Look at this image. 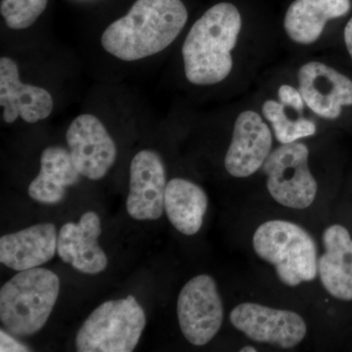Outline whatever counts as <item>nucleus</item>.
<instances>
[{
    "mask_svg": "<svg viewBox=\"0 0 352 352\" xmlns=\"http://www.w3.org/2000/svg\"><path fill=\"white\" fill-rule=\"evenodd\" d=\"M187 20L182 0H136L126 16L103 32L102 46L122 61L144 59L168 47Z\"/></svg>",
    "mask_w": 352,
    "mask_h": 352,
    "instance_id": "f257e3e1",
    "label": "nucleus"
},
{
    "mask_svg": "<svg viewBox=\"0 0 352 352\" xmlns=\"http://www.w3.org/2000/svg\"><path fill=\"white\" fill-rule=\"evenodd\" d=\"M242 29L237 7L221 2L192 25L182 46L187 80L195 85H214L233 69L232 51Z\"/></svg>",
    "mask_w": 352,
    "mask_h": 352,
    "instance_id": "f03ea898",
    "label": "nucleus"
},
{
    "mask_svg": "<svg viewBox=\"0 0 352 352\" xmlns=\"http://www.w3.org/2000/svg\"><path fill=\"white\" fill-rule=\"evenodd\" d=\"M60 292L59 277L46 268L20 271L0 289V321L11 335L39 332L52 314Z\"/></svg>",
    "mask_w": 352,
    "mask_h": 352,
    "instance_id": "7ed1b4c3",
    "label": "nucleus"
},
{
    "mask_svg": "<svg viewBox=\"0 0 352 352\" xmlns=\"http://www.w3.org/2000/svg\"><path fill=\"white\" fill-rule=\"evenodd\" d=\"M252 247L259 258L274 266L278 279L286 286L314 281L318 274L316 243L293 222H264L254 234Z\"/></svg>",
    "mask_w": 352,
    "mask_h": 352,
    "instance_id": "20e7f679",
    "label": "nucleus"
},
{
    "mask_svg": "<svg viewBox=\"0 0 352 352\" xmlns=\"http://www.w3.org/2000/svg\"><path fill=\"white\" fill-rule=\"evenodd\" d=\"M146 326L144 309L133 296L102 303L76 337L78 352H131Z\"/></svg>",
    "mask_w": 352,
    "mask_h": 352,
    "instance_id": "39448f33",
    "label": "nucleus"
},
{
    "mask_svg": "<svg viewBox=\"0 0 352 352\" xmlns=\"http://www.w3.org/2000/svg\"><path fill=\"white\" fill-rule=\"evenodd\" d=\"M309 150L300 142L282 144L263 164L271 197L284 207L303 210L312 205L318 185L308 166Z\"/></svg>",
    "mask_w": 352,
    "mask_h": 352,
    "instance_id": "423d86ee",
    "label": "nucleus"
},
{
    "mask_svg": "<svg viewBox=\"0 0 352 352\" xmlns=\"http://www.w3.org/2000/svg\"><path fill=\"white\" fill-rule=\"evenodd\" d=\"M177 318L185 339L196 346H206L219 332L224 308L214 278L207 274L192 278L177 300Z\"/></svg>",
    "mask_w": 352,
    "mask_h": 352,
    "instance_id": "0eeeda50",
    "label": "nucleus"
},
{
    "mask_svg": "<svg viewBox=\"0 0 352 352\" xmlns=\"http://www.w3.org/2000/svg\"><path fill=\"white\" fill-rule=\"evenodd\" d=\"M234 328L254 342L281 349H294L305 340L307 326L295 311L244 302L234 307L230 314Z\"/></svg>",
    "mask_w": 352,
    "mask_h": 352,
    "instance_id": "6e6552de",
    "label": "nucleus"
},
{
    "mask_svg": "<svg viewBox=\"0 0 352 352\" xmlns=\"http://www.w3.org/2000/svg\"><path fill=\"white\" fill-rule=\"evenodd\" d=\"M66 139L76 170L88 179H101L115 164V141L95 116L83 113L76 118L69 124Z\"/></svg>",
    "mask_w": 352,
    "mask_h": 352,
    "instance_id": "1a4fd4ad",
    "label": "nucleus"
},
{
    "mask_svg": "<svg viewBox=\"0 0 352 352\" xmlns=\"http://www.w3.org/2000/svg\"><path fill=\"white\" fill-rule=\"evenodd\" d=\"M166 173L157 152L143 150L132 159L126 210L132 219L157 220L164 210Z\"/></svg>",
    "mask_w": 352,
    "mask_h": 352,
    "instance_id": "9d476101",
    "label": "nucleus"
},
{
    "mask_svg": "<svg viewBox=\"0 0 352 352\" xmlns=\"http://www.w3.org/2000/svg\"><path fill=\"white\" fill-rule=\"evenodd\" d=\"M298 90L307 107L319 117L336 120L342 107L352 106V80L320 62H309L298 69Z\"/></svg>",
    "mask_w": 352,
    "mask_h": 352,
    "instance_id": "9b49d317",
    "label": "nucleus"
},
{
    "mask_svg": "<svg viewBox=\"0 0 352 352\" xmlns=\"http://www.w3.org/2000/svg\"><path fill=\"white\" fill-rule=\"evenodd\" d=\"M272 134L259 113L244 111L234 124L224 166L229 175L249 177L263 166L272 149Z\"/></svg>",
    "mask_w": 352,
    "mask_h": 352,
    "instance_id": "f8f14e48",
    "label": "nucleus"
},
{
    "mask_svg": "<svg viewBox=\"0 0 352 352\" xmlns=\"http://www.w3.org/2000/svg\"><path fill=\"white\" fill-rule=\"evenodd\" d=\"M101 232L100 217L94 212H85L76 223L64 224L58 234L60 258L85 274L103 272L108 258L98 243Z\"/></svg>",
    "mask_w": 352,
    "mask_h": 352,
    "instance_id": "ddd939ff",
    "label": "nucleus"
},
{
    "mask_svg": "<svg viewBox=\"0 0 352 352\" xmlns=\"http://www.w3.org/2000/svg\"><path fill=\"white\" fill-rule=\"evenodd\" d=\"M0 106L4 122L12 124L21 117L29 124L50 117L53 99L43 87L25 85L20 80L17 64L8 57L0 59Z\"/></svg>",
    "mask_w": 352,
    "mask_h": 352,
    "instance_id": "4468645a",
    "label": "nucleus"
},
{
    "mask_svg": "<svg viewBox=\"0 0 352 352\" xmlns=\"http://www.w3.org/2000/svg\"><path fill=\"white\" fill-rule=\"evenodd\" d=\"M57 244L54 224H36L0 238V263L18 272L38 267L54 258Z\"/></svg>",
    "mask_w": 352,
    "mask_h": 352,
    "instance_id": "2eb2a0df",
    "label": "nucleus"
},
{
    "mask_svg": "<svg viewBox=\"0 0 352 352\" xmlns=\"http://www.w3.org/2000/svg\"><path fill=\"white\" fill-rule=\"evenodd\" d=\"M324 254L318 258V274L324 289L338 300H352V239L340 224L329 226L322 236Z\"/></svg>",
    "mask_w": 352,
    "mask_h": 352,
    "instance_id": "dca6fc26",
    "label": "nucleus"
},
{
    "mask_svg": "<svg viewBox=\"0 0 352 352\" xmlns=\"http://www.w3.org/2000/svg\"><path fill=\"white\" fill-rule=\"evenodd\" d=\"M351 7V0H296L285 15V31L296 43H314L329 21L346 15Z\"/></svg>",
    "mask_w": 352,
    "mask_h": 352,
    "instance_id": "f3484780",
    "label": "nucleus"
},
{
    "mask_svg": "<svg viewBox=\"0 0 352 352\" xmlns=\"http://www.w3.org/2000/svg\"><path fill=\"white\" fill-rule=\"evenodd\" d=\"M71 153L61 146H50L41 153V171L30 184L28 193L34 201L57 204L66 196L67 187L80 179Z\"/></svg>",
    "mask_w": 352,
    "mask_h": 352,
    "instance_id": "a211bd4d",
    "label": "nucleus"
},
{
    "mask_svg": "<svg viewBox=\"0 0 352 352\" xmlns=\"http://www.w3.org/2000/svg\"><path fill=\"white\" fill-rule=\"evenodd\" d=\"M208 199L205 190L196 183L173 178L166 185L164 212L176 230L184 235H195L203 226Z\"/></svg>",
    "mask_w": 352,
    "mask_h": 352,
    "instance_id": "6ab92c4d",
    "label": "nucleus"
},
{
    "mask_svg": "<svg viewBox=\"0 0 352 352\" xmlns=\"http://www.w3.org/2000/svg\"><path fill=\"white\" fill-rule=\"evenodd\" d=\"M264 118L270 122L275 138L281 144L296 142L300 138L314 135L316 126L311 120H289L285 112V106L275 100H266L263 105Z\"/></svg>",
    "mask_w": 352,
    "mask_h": 352,
    "instance_id": "aec40b11",
    "label": "nucleus"
},
{
    "mask_svg": "<svg viewBox=\"0 0 352 352\" xmlns=\"http://www.w3.org/2000/svg\"><path fill=\"white\" fill-rule=\"evenodd\" d=\"M48 0H2L0 13L9 29L31 27L45 10Z\"/></svg>",
    "mask_w": 352,
    "mask_h": 352,
    "instance_id": "412c9836",
    "label": "nucleus"
},
{
    "mask_svg": "<svg viewBox=\"0 0 352 352\" xmlns=\"http://www.w3.org/2000/svg\"><path fill=\"white\" fill-rule=\"evenodd\" d=\"M278 97H279L280 103L293 108L298 113H302L305 109V103L300 90L296 89L291 85H281L278 90Z\"/></svg>",
    "mask_w": 352,
    "mask_h": 352,
    "instance_id": "4be33fe9",
    "label": "nucleus"
},
{
    "mask_svg": "<svg viewBox=\"0 0 352 352\" xmlns=\"http://www.w3.org/2000/svg\"><path fill=\"white\" fill-rule=\"evenodd\" d=\"M30 349L24 344L14 340L12 336L4 332L3 330L0 331V351H29Z\"/></svg>",
    "mask_w": 352,
    "mask_h": 352,
    "instance_id": "5701e85b",
    "label": "nucleus"
},
{
    "mask_svg": "<svg viewBox=\"0 0 352 352\" xmlns=\"http://www.w3.org/2000/svg\"><path fill=\"white\" fill-rule=\"evenodd\" d=\"M344 43L352 60V18L344 28Z\"/></svg>",
    "mask_w": 352,
    "mask_h": 352,
    "instance_id": "b1692460",
    "label": "nucleus"
},
{
    "mask_svg": "<svg viewBox=\"0 0 352 352\" xmlns=\"http://www.w3.org/2000/svg\"><path fill=\"white\" fill-rule=\"evenodd\" d=\"M250 351L256 352V349L252 346H245V347H243L242 349H241V352H250Z\"/></svg>",
    "mask_w": 352,
    "mask_h": 352,
    "instance_id": "393cba45",
    "label": "nucleus"
}]
</instances>
